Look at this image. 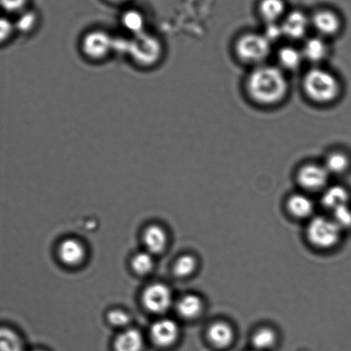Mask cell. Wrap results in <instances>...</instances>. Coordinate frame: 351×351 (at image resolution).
<instances>
[{
  "label": "cell",
  "mask_w": 351,
  "mask_h": 351,
  "mask_svg": "<svg viewBox=\"0 0 351 351\" xmlns=\"http://www.w3.org/2000/svg\"><path fill=\"white\" fill-rule=\"evenodd\" d=\"M162 53V43L156 37L143 33L132 40L129 56L138 66L149 67L161 60Z\"/></svg>",
  "instance_id": "5b68a950"
},
{
  "label": "cell",
  "mask_w": 351,
  "mask_h": 351,
  "mask_svg": "<svg viewBox=\"0 0 351 351\" xmlns=\"http://www.w3.org/2000/svg\"><path fill=\"white\" fill-rule=\"evenodd\" d=\"M144 243L146 250L152 254L162 253L167 245V234L158 225H152L146 228L144 234Z\"/></svg>",
  "instance_id": "d6986e66"
},
{
  "label": "cell",
  "mask_w": 351,
  "mask_h": 351,
  "mask_svg": "<svg viewBox=\"0 0 351 351\" xmlns=\"http://www.w3.org/2000/svg\"><path fill=\"white\" fill-rule=\"evenodd\" d=\"M114 38L102 30H93L84 36L82 52L91 60H101L112 52Z\"/></svg>",
  "instance_id": "8992f818"
},
{
  "label": "cell",
  "mask_w": 351,
  "mask_h": 351,
  "mask_svg": "<svg viewBox=\"0 0 351 351\" xmlns=\"http://www.w3.org/2000/svg\"><path fill=\"white\" fill-rule=\"evenodd\" d=\"M258 10L265 23H280L288 12L285 0H261Z\"/></svg>",
  "instance_id": "5bb4252c"
},
{
  "label": "cell",
  "mask_w": 351,
  "mask_h": 351,
  "mask_svg": "<svg viewBox=\"0 0 351 351\" xmlns=\"http://www.w3.org/2000/svg\"><path fill=\"white\" fill-rule=\"evenodd\" d=\"M322 163L330 176H339L350 169V158L343 151L333 149L327 153Z\"/></svg>",
  "instance_id": "e0dca14e"
},
{
  "label": "cell",
  "mask_w": 351,
  "mask_h": 351,
  "mask_svg": "<svg viewBox=\"0 0 351 351\" xmlns=\"http://www.w3.org/2000/svg\"><path fill=\"white\" fill-rule=\"evenodd\" d=\"M333 220L341 230L351 227V209L349 204L337 208L333 210Z\"/></svg>",
  "instance_id": "f1b7e54d"
},
{
  "label": "cell",
  "mask_w": 351,
  "mask_h": 351,
  "mask_svg": "<svg viewBox=\"0 0 351 351\" xmlns=\"http://www.w3.org/2000/svg\"><path fill=\"white\" fill-rule=\"evenodd\" d=\"M311 28L315 35L328 40L337 35L342 28V21L337 13L330 9H322L310 16Z\"/></svg>",
  "instance_id": "30bf717a"
},
{
  "label": "cell",
  "mask_w": 351,
  "mask_h": 351,
  "mask_svg": "<svg viewBox=\"0 0 351 351\" xmlns=\"http://www.w3.org/2000/svg\"><path fill=\"white\" fill-rule=\"evenodd\" d=\"M256 351H258V350H256Z\"/></svg>",
  "instance_id": "8d00e7d4"
},
{
  "label": "cell",
  "mask_w": 351,
  "mask_h": 351,
  "mask_svg": "<svg viewBox=\"0 0 351 351\" xmlns=\"http://www.w3.org/2000/svg\"><path fill=\"white\" fill-rule=\"evenodd\" d=\"M179 326L172 319H163L153 324L151 336L156 346L169 347L175 343L179 337Z\"/></svg>",
  "instance_id": "7c38bea8"
},
{
  "label": "cell",
  "mask_w": 351,
  "mask_h": 351,
  "mask_svg": "<svg viewBox=\"0 0 351 351\" xmlns=\"http://www.w3.org/2000/svg\"><path fill=\"white\" fill-rule=\"evenodd\" d=\"M349 199L350 194L346 187L339 185L332 186L324 191L322 204L324 206L333 211L337 208L346 206Z\"/></svg>",
  "instance_id": "ffe728a7"
},
{
  "label": "cell",
  "mask_w": 351,
  "mask_h": 351,
  "mask_svg": "<svg viewBox=\"0 0 351 351\" xmlns=\"http://www.w3.org/2000/svg\"><path fill=\"white\" fill-rule=\"evenodd\" d=\"M122 25H123L125 29L131 34H134L135 36L145 33L144 16L141 12L134 11V10L125 12V14L122 16Z\"/></svg>",
  "instance_id": "cb8c5ba5"
},
{
  "label": "cell",
  "mask_w": 351,
  "mask_h": 351,
  "mask_svg": "<svg viewBox=\"0 0 351 351\" xmlns=\"http://www.w3.org/2000/svg\"><path fill=\"white\" fill-rule=\"evenodd\" d=\"M33 351H43V350H33Z\"/></svg>",
  "instance_id": "d590c367"
},
{
  "label": "cell",
  "mask_w": 351,
  "mask_h": 351,
  "mask_svg": "<svg viewBox=\"0 0 351 351\" xmlns=\"http://www.w3.org/2000/svg\"><path fill=\"white\" fill-rule=\"evenodd\" d=\"M285 38L291 42H299L308 38L311 28V19L305 12L295 10L288 12L280 22Z\"/></svg>",
  "instance_id": "ba28073f"
},
{
  "label": "cell",
  "mask_w": 351,
  "mask_h": 351,
  "mask_svg": "<svg viewBox=\"0 0 351 351\" xmlns=\"http://www.w3.org/2000/svg\"><path fill=\"white\" fill-rule=\"evenodd\" d=\"M132 267L136 274L139 275L149 274L154 267L152 254H149V252H142V253L136 254L134 258H132Z\"/></svg>",
  "instance_id": "484cf974"
},
{
  "label": "cell",
  "mask_w": 351,
  "mask_h": 351,
  "mask_svg": "<svg viewBox=\"0 0 351 351\" xmlns=\"http://www.w3.org/2000/svg\"><path fill=\"white\" fill-rule=\"evenodd\" d=\"M207 334L211 344L218 349H225L230 346L234 339V330L226 322L213 324Z\"/></svg>",
  "instance_id": "9a60e30c"
},
{
  "label": "cell",
  "mask_w": 351,
  "mask_h": 351,
  "mask_svg": "<svg viewBox=\"0 0 351 351\" xmlns=\"http://www.w3.org/2000/svg\"><path fill=\"white\" fill-rule=\"evenodd\" d=\"M37 25V16L35 12H21L15 23V29L20 32L29 33L36 28Z\"/></svg>",
  "instance_id": "83f0119b"
},
{
  "label": "cell",
  "mask_w": 351,
  "mask_h": 351,
  "mask_svg": "<svg viewBox=\"0 0 351 351\" xmlns=\"http://www.w3.org/2000/svg\"><path fill=\"white\" fill-rule=\"evenodd\" d=\"M131 42L124 38H114L112 42V51H115L118 53L129 54L131 49Z\"/></svg>",
  "instance_id": "836d02e7"
},
{
  "label": "cell",
  "mask_w": 351,
  "mask_h": 351,
  "mask_svg": "<svg viewBox=\"0 0 351 351\" xmlns=\"http://www.w3.org/2000/svg\"><path fill=\"white\" fill-rule=\"evenodd\" d=\"M277 342V335L274 330L263 327L258 330L253 337V344L258 351H265L271 349Z\"/></svg>",
  "instance_id": "d4e9b609"
},
{
  "label": "cell",
  "mask_w": 351,
  "mask_h": 351,
  "mask_svg": "<svg viewBox=\"0 0 351 351\" xmlns=\"http://www.w3.org/2000/svg\"><path fill=\"white\" fill-rule=\"evenodd\" d=\"M60 260L68 265L81 263L85 256V250L80 241L75 239L64 240L59 248Z\"/></svg>",
  "instance_id": "ac0fdd59"
},
{
  "label": "cell",
  "mask_w": 351,
  "mask_h": 351,
  "mask_svg": "<svg viewBox=\"0 0 351 351\" xmlns=\"http://www.w3.org/2000/svg\"><path fill=\"white\" fill-rule=\"evenodd\" d=\"M301 50L305 62L311 64V66H322L330 56L328 40L317 35L303 40Z\"/></svg>",
  "instance_id": "8fae6325"
},
{
  "label": "cell",
  "mask_w": 351,
  "mask_h": 351,
  "mask_svg": "<svg viewBox=\"0 0 351 351\" xmlns=\"http://www.w3.org/2000/svg\"><path fill=\"white\" fill-rule=\"evenodd\" d=\"M144 337L138 330L131 328L124 330L116 337L115 351H143Z\"/></svg>",
  "instance_id": "2e32d148"
},
{
  "label": "cell",
  "mask_w": 351,
  "mask_h": 351,
  "mask_svg": "<svg viewBox=\"0 0 351 351\" xmlns=\"http://www.w3.org/2000/svg\"><path fill=\"white\" fill-rule=\"evenodd\" d=\"M202 300L197 295L183 296L177 303V312L185 319H194L199 316L203 310Z\"/></svg>",
  "instance_id": "44dd1931"
},
{
  "label": "cell",
  "mask_w": 351,
  "mask_h": 351,
  "mask_svg": "<svg viewBox=\"0 0 351 351\" xmlns=\"http://www.w3.org/2000/svg\"><path fill=\"white\" fill-rule=\"evenodd\" d=\"M108 319L111 325L117 327H123L128 326L130 322V317L127 313L121 309L112 310L108 313Z\"/></svg>",
  "instance_id": "4dcf8cb0"
},
{
  "label": "cell",
  "mask_w": 351,
  "mask_h": 351,
  "mask_svg": "<svg viewBox=\"0 0 351 351\" xmlns=\"http://www.w3.org/2000/svg\"><path fill=\"white\" fill-rule=\"evenodd\" d=\"M302 90L310 101L319 105L336 101L342 91L339 77L322 66H311L305 71L302 80Z\"/></svg>",
  "instance_id": "7a4b0ae2"
},
{
  "label": "cell",
  "mask_w": 351,
  "mask_h": 351,
  "mask_svg": "<svg viewBox=\"0 0 351 351\" xmlns=\"http://www.w3.org/2000/svg\"><path fill=\"white\" fill-rule=\"evenodd\" d=\"M262 34L272 45L285 38L280 23H265V27Z\"/></svg>",
  "instance_id": "f546056e"
},
{
  "label": "cell",
  "mask_w": 351,
  "mask_h": 351,
  "mask_svg": "<svg viewBox=\"0 0 351 351\" xmlns=\"http://www.w3.org/2000/svg\"><path fill=\"white\" fill-rule=\"evenodd\" d=\"M341 231L342 230L333 219L317 217L310 221L306 228V237L313 246L328 250L339 243Z\"/></svg>",
  "instance_id": "277c9868"
},
{
  "label": "cell",
  "mask_w": 351,
  "mask_h": 351,
  "mask_svg": "<svg viewBox=\"0 0 351 351\" xmlns=\"http://www.w3.org/2000/svg\"><path fill=\"white\" fill-rule=\"evenodd\" d=\"M289 213L298 218L308 217L313 211V203L308 197L303 194H294L288 200Z\"/></svg>",
  "instance_id": "7402d4cb"
},
{
  "label": "cell",
  "mask_w": 351,
  "mask_h": 351,
  "mask_svg": "<svg viewBox=\"0 0 351 351\" xmlns=\"http://www.w3.org/2000/svg\"><path fill=\"white\" fill-rule=\"evenodd\" d=\"M197 267V261L195 258L191 255H183L176 262L173 267V271L178 277H187L195 271Z\"/></svg>",
  "instance_id": "4316f807"
},
{
  "label": "cell",
  "mask_w": 351,
  "mask_h": 351,
  "mask_svg": "<svg viewBox=\"0 0 351 351\" xmlns=\"http://www.w3.org/2000/svg\"><path fill=\"white\" fill-rule=\"evenodd\" d=\"M108 1H110L112 3H122L127 1V0H108Z\"/></svg>",
  "instance_id": "e575fe53"
},
{
  "label": "cell",
  "mask_w": 351,
  "mask_h": 351,
  "mask_svg": "<svg viewBox=\"0 0 351 351\" xmlns=\"http://www.w3.org/2000/svg\"><path fill=\"white\" fill-rule=\"evenodd\" d=\"M27 4V0H0V8L10 13H21Z\"/></svg>",
  "instance_id": "1f68e13d"
},
{
  "label": "cell",
  "mask_w": 351,
  "mask_h": 351,
  "mask_svg": "<svg viewBox=\"0 0 351 351\" xmlns=\"http://www.w3.org/2000/svg\"><path fill=\"white\" fill-rule=\"evenodd\" d=\"M272 47L262 32H247L238 37L234 43V53L241 62L255 67L267 63Z\"/></svg>",
  "instance_id": "3957f363"
},
{
  "label": "cell",
  "mask_w": 351,
  "mask_h": 351,
  "mask_svg": "<svg viewBox=\"0 0 351 351\" xmlns=\"http://www.w3.org/2000/svg\"><path fill=\"white\" fill-rule=\"evenodd\" d=\"M15 26L5 18H0V43H4L11 38Z\"/></svg>",
  "instance_id": "d6a6232c"
},
{
  "label": "cell",
  "mask_w": 351,
  "mask_h": 351,
  "mask_svg": "<svg viewBox=\"0 0 351 351\" xmlns=\"http://www.w3.org/2000/svg\"><path fill=\"white\" fill-rule=\"evenodd\" d=\"M246 90L248 97L255 104L274 107L287 97L289 91L287 73L277 64L265 63L255 66L247 75Z\"/></svg>",
  "instance_id": "6da1fadb"
},
{
  "label": "cell",
  "mask_w": 351,
  "mask_h": 351,
  "mask_svg": "<svg viewBox=\"0 0 351 351\" xmlns=\"http://www.w3.org/2000/svg\"><path fill=\"white\" fill-rule=\"evenodd\" d=\"M0 351H25L18 333L6 327H0Z\"/></svg>",
  "instance_id": "603a6c76"
},
{
  "label": "cell",
  "mask_w": 351,
  "mask_h": 351,
  "mask_svg": "<svg viewBox=\"0 0 351 351\" xmlns=\"http://www.w3.org/2000/svg\"><path fill=\"white\" fill-rule=\"evenodd\" d=\"M330 176L323 163L308 162L300 167L296 179L302 189L315 192L326 189Z\"/></svg>",
  "instance_id": "52a82bcc"
},
{
  "label": "cell",
  "mask_w": 351,
  "mask_h": 351,
  "mask_svg": "<svg viewBox=\"0 0 351 351\" xmlns=\"http://www.w3.org/2000/svg\"><path fill=\"white\" fill-rule=\"evenodd\" d=\"M172 292L168 286L156 282L148 286L143 293V303L149 311L162 313L172 304Z\"/></svg>",
  "instance_id": "9c48e42d"
},
{
  "label": "cell",
  "mask_w": 351,
  "mask_h": 351,
  "mask_svg": "<svg viewBox=\"0 0 351 351\" xmlns=\"http://www.w3.org/2000/svg\"><path fill=\"white\" fill-rule=\"evenodd\" d=\"M276 60L277 66L285 73L298 71L306 63L301 47L289 44L279 47L276 53Z\"/></svg>",
  "instance_id": "4fadbf2b"
}]
</instances>
